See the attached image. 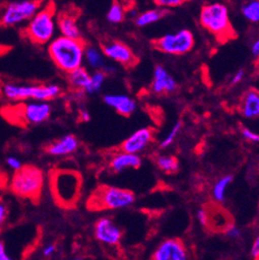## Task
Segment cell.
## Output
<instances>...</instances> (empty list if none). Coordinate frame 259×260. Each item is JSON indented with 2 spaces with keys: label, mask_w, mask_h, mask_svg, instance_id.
I'll use <instances>...</instances> for the list:
<instances>
[{
  "label": "cell",
  "mask_w": 259,
  "mask_h": 260,
  "mask_svg": "<svg viewBox=\"0 0 259 260\" xmlns=\"http://www.w3.org/2000/svg\"><path fill=\"white\" fill-rule=\"evenodd\" d=\"M50 193L61 209L76 206L81 196L82 177L79 172L67 168H55L49 173Z\"/></svg>",
  "instance_id": "6da1fadb"
},
{
  "label": "cell",
  "mask_w": 259,
  "mask_h": 260,
  "mask_svg": "<svg viewBox=\"0 0 259 260\" xmlns=\"http://www.w3.org/2000/svg\"><path fill=\"white\" fill-rule=\"evenodd\" d=\"M85 47L82 40L59 36L48 44V54L56 68L68 75L83 67Z\"/></svg>",
  "instance_id": "7a4b0ae2"
},
{
  "label": "cell",
  "mask_w": 259,
  "mask_h": 260,
  "mask_svg": "<svg viewBox=\"0 0 259 260\" xmlns=\"http://www.w3.org/2000/svg\"><path fill=\"white\" fill-rule=\"evenodd\" d=\"M45 184L46 175L41 168L34 165H23L20 170L14 172L10 188L18 197L38 202L41 199Z\"/></svg>",
  "instance_id": "3957f363"
},
{
  "label": "cell",
  "mask_w": 259,
  "mask_h": 260,
  "mask_svg": "<svg viewBox=\"0 0 259 260\" xmlns=\"http://www.w3.org/2000/svg\"><path fill=\"white\" fill-rule=\"evenodd\" d=\"M57 17L53 4H48L28 21L24 28V36L35 45H46L55 39Z\"/></svg>",
  "instance_id": "277c9868"
},
{
  "label": "cell",
  "mask_w": 259,
  "mask_h": 260,
  "mask_svg": "<svg viewBox=\"0 0 259 260\" xmlns=\"http://www.w3.org/2000/svg\"><path fill=\"white\" fill-rule=\"evenodd\" d=\"M135 201V195L126 189L101 186L89 196L86 206L89 211H113L121 210L132 205Z\"/></svg>",
  "instance_id": "5b68a950"
},
{
  "label": "cell",
  "mask_w": 259,
  "mask_h": 260,
  "mask_svg": "<svg viewBox=\"0 0 259 260\" xmlns=\"http://www.w3.org/2000/svg\"><path fill=\"white\" fill-rule=\"evenodd\" d=\"M199 20L203 27L218 39H228L232 35L229 11L223 4L214 3L204 6Z\"/></svg>",
  "instance_id": "8992f818"
},
{
  "label": "cell",
  "mask_w": 259,
  "mask_h": 260,
  "mask_svg": "<svg viewBox=\"0 0 259 260\" xmlns=\"http://www.w3.org/2000/svg\"><path fill=\"white\" fill-rule=\"evenodd\" d=\"M43 5L44 3L38 0L12 2L4 10L0 23L6 27H13L24 22H28L42 9Z\"/></svg>",
  "instance_id": "52a82bcc"
},
{
  "label": "cell",
  "mask_w": 259,
  "mask_h": 260,
  "mask_svg": "<svg viewBox=\"0 0 259 260\" xmlns=\"http://www.w3.org/2000/svg\"><path fill=\"white\" fill-rule=\"evenodd\" d=\"M195 39L188 29H181L175 34L165 35L153 42L154 48L166 54L183 55L194 47Z\"/></svg>",
  "instance_id": "ba28073f"
},
{
  "label": "cell",
  "mask_w": 259,
  "mask_h": 260,
  "mask_svg": "<svg viewBox=\"0 0 259 260\" xmlns=\"http://www.w3.org/2000/svg\"><path fill=\"white\" fill-rule=\"evenodd\" d=\"M19 120L27 124H41L51 116L52 107L49 103L31 101L17 105Z\"/></svg>",
  "instance_id": "9c48e42d"
},
{
  "label": "cell",
  "mask_w": 259,
  "mask_h": 260,
  "mask_svg": "<svg viewBox=\"0 0 259 260\" xmlns=\"http://www.w3.org/2000/svg\"><path fill=\"white\" fill-rule=\"evenodd\" d=\"M95 239L106 246H117L122 238L121 229L110 219L101 218L94 225Z\"/></svg>",
  "instance_id": "30bf717a"
},
{
  "label": "cell",
  "mask_w": 259,
  "mask_h": 260,
  "mask_svg": "<svg viewBox=\"0 0 259 260\" xmlns=\"http://www.w3.org/2000/svg\"><path fill=\"white\" fill-rule=\"evenodd\" d=\"M151 260H189V255L183 242L169 239L155 249Z\"/></svg>",
  "instance_id": "8fae6325"
},
{
  "label": "cell",
  "mask_w": 259,
  "mask_h": 260,
  "mask_svg": "<svg viewBox=\"0 0 259 260\" xmlns=\"http://www.w3.org/2000/svg\"><path fill=\"white\" fill-rule=\"evenodd\" d=\"M102 52L105 57L122 66H133L137 60L132 49L118 41L104 44L102 46Z\"/></svg>",
  "instance_id": "7c38bea8"
},
{
  "label": "cell",
  "mask_w": 259,
  "mask_h": 260,
  "mask_svg": "<svg viewBox=\"0 0 259 260\" xmlns=\"http://www.w3.org/2000/svg\"><path fill=\"white\" fill-rule=\"evenodd\" d=\"M152 131L149 127H142L130 135L121 144V151L138 154L143 151L152 140Z\"/></svg>",
  "instance_id": "4fadbf2b"
},
{
  "label": "cell",
  "mask_w": 259,
  "mask_h": 260,
  "mask_svg": "<svg viewBox=\"0 0 259 260\" xmlns=\"http://www.w3.org/2000/svg\"><path fill=\"white\" fill-rule=\"evenodd\" d=\"M104 102L107 106L114 109L122 116H130L137 108V104L134 99L123 93H108L104 95Z\"/></svg>",
  "instance_id": "5bb4252c"
},
{
  "label": "cell",
  "mask_w": 259,
  "mask_h": 260,
  "mask_svg": "<svg viewBox=\"0 0 259 260\" xmlns=\"http://www.w3.org/2000/svg\"><path fill=\"white\" fill-rule=\"evenodd\" d=\"M177 87V83L174 78L168 73V71L158 64L153 70V78L151 83V90L157 93H170L173 92Z\"/></svg>",
  "instance_id": "9a60e30c"
},
{
  "label": "cell",
  "mask_w": 259,
  "mask_h": 260,
  "mask_svg": "<svg viewBox=\"0 0 259 260\" xmlns=\"http://www.w3.org/2000/svg\"><path fill=\"white\" fill-rule=\"evenodd\" d=\"M78 148H79V140L75 135L68 134L48 144L45 150L52 157H66L77 151Z\"/></svg>",
  "instance_id": "2e32d148"
},
{
  "label": "cell",
  "mask_w": 259,
  "mask_h": 260,
  "mask_svg": "<svg viewBox=\"0 0 259 260\" xmlns=\"http://www.w3.org/2000/svg\"><path fill=\"white\" fill-rule=\"evenodd\" d=\"M37 84H16L7 83L3 86L2 91L6 99L12 102H23L26 100L35 101Z\"/></svg>",
  "instance_id": "e0dca14e"
},
{
  "label": "cell",
  "mask_w": 259,
  "mask_h": 260,
  "mask_svg": "<svg viewBox=\"0 0 259 260\" xmlns=\"http://www.w3.org/2000/svg\"><path fill=\"white\" fill-rule=\"evenodd\" d=\"M141 164L142 160L138 154H132L120 151L114 154L111 158L109 162V167L113 172L119 173L128 168L137 169L141 166Z\"/></svg>",
  "instance_id": "ac0fdd59"
},
{
  "label": "cell",
  "mask_w": 259,
  "mask_h": 260,
  "mask_svg": "<svg viewBox=\"0 0 259 260\" xmlns=\"http://www.w3.org/2000/svg\"><path fill=\"white\" fill-rule=\"evenodd\" d=\"M57 29L61 37L72 40H81L79 25H78L76 18L70 14H60L57 17Z\"/></svg>",
  "instance_id": "d6986e66"
},
{
  "label": "cell",
  "mask_w": 259,
  "mask_h": 260,
  "mask_svg": "<svg viewBox=\"0 0 259 260\" xmlns=\"http://www.w3.org/2000/svg\"><path fill=\"white\" fill-rule=\"evenodd\" d=\"M241 113L246 118L259 117V91L249 89L242 99L240 105Z\"/></svg>",
  "instance_id": "ffe728a7"
},
{
  "label": "cell",
  "mask_w": 259,
  "mask_h": 260,
  "mask_svg": "<svg viewBox=\"0 0 259 260\" xmlns=\"http://www.w3.org/2000/svg\"><path fill=\"white\" fill-rule=\"evenodd\" d=\"M90 80V74L84 67H81L73 71L72 73L68 74V82L70 86L78 91L84 92L86 86L88 85V82Z\"/></svg>",
  "instance_id": "44dd1931"
},
{
  "label": "cell",
  "mask_w": 259,
  "mask_h": 260,
  "mask_svg": "<svg viewBox=\"0 0 259 260\" xmlns=\"http://www.w3.org/2000/svg\"><path fill=\"white\" fill-rule=\"evenodd\" d=\"M84 62H86L88 67L93 69L94 71H103L107 66L105 55L103 54L102 50L93 46L85 47Z\"/></svg>",
  "instance_id": "7402d4cb"
},
{
  "label": "cell",
  "mask_w": 259,
  "mask_h": 260,
  "mask_svg": "<svg viewBox=\"0 0 259 260\" xmlns=\"http://www.w3.org/2000/svg\"><path fill=\"white\" fill-rule=\"evenodd\" d=\"M167 14V11L163 9H153L145 11L141 14H139L135 19V24L138 27H145L150 24H153L155 22L160 21L162 18H164Z\"/></svg>",
  "instance_id": "603a6c76"
},
{
  "label": "cell",
  "mask_w": 259,
  "mask_h": 260,
  "mask_svg": "<svg viewBox=\"0 0 259 260\" xmlns=\"http://www.w3.org/2000/svg\"><path fill=\"white\" fill-rule=\"evenodd\" d=\"M106 77L107 75L103 71H94L92 74H90V80L84 90V93H87V94L98 93L102 89L104 83H105Z\"/></svg>",
  "instance_id": "cb8c5ba5"
},
{
  "label": "cell",
  "mask_w": 259,
  "mask_h": 260,
  "mask_svg": "<svg viewBox=\"0 0 259 260\" xmlns=\"http://www.w3.org/2000/svg\"><path fill=\"white\" fill-rule=\"evenodd\" d=\"M233 177L231 175L222 176L213 187V197L216 201L223 202L226 198V192L229 185L232 183Z\"/></svg>",
  "instance_id": "d4e9b609"
},
{
  "label": "cell",
  "mask_w": 259,
  "mask_h": 260,
  "mask_svg": "<svg viewBox=\"0 0 259 260\" xmlns=\"http://www.w3.org/2000/svg\"><path fill=\"white\" fill-rule=\"evenodd\" d=\"M155 163H157V166L165 173H174L178 170L179 167L177 159L174 155L169 154L159 155L157 160H155Z\"/></svg>",
  "instance_id": "484cf974"
},
{
  "label": "cell",
  "mask_w": 259,
  "mask_h": 260,
  "mask_svg": "<svg viewBox=\"0 0 259 260\" xmlns=\"http://www.w3.org/2000/svg\"><path fill=\"white\" fill-rule=\"evenodd\" d=\"M243 16L252 23L259 22V0L249 2L245 4L242 8Z\"/></svg>",
  "instance_id": "4316f807"
},
{
  "label": "cell",
  "mask_w": 259,
  "mask_h": 260,
  "mask_svg": "<svg viewBox=\"0 0 259 260\" xmlns=\"http://www.w3.org/2000/svg\"><path fill=\"white\" fill-rule=\"evenodd\" d=\"M124 17H125V11L122 5H120L119 3H113L107 12V20L110 23L117 24L122 22Z\"/></svg>",
  "instance_id": "83f0119b"
},
{
  "label": "cell",
  "mask_w": 259,
  "mask_h": 260,
  "mask_svg": "<svg viewBox=\"0 0 259 260\" xmlns=\"http://www.w3.org/2000/svg\"><path fill=\"white\" fill-rule=\"evenodd\" d=\"M181 126H183V123H181V121H177L170 129V132L165 136V138L161 141L160 143V147L161 148H167L168 146H170L173 141L176 139L177 135L179 134L180 129H181Z\"/></svg>",
  "instance_id": "f1b7e54d"
},
{
  "label": "cell",
  "mask_w": 259,
  "mask_h": 260,
  "mask_svg": "<svg viewBox=\"0 0 259 260\" xmlns=\"http://www.w3.org/2000/svg\"><path fill=\"white\" fill-rule=\"evenodd\" d=\"M185 2L183 0H157L154 2V5L158 6L159 9H169V8H177L181 5H184Z\"/></svg>",
  "instance_id": "f546056e"
},
{
  "label": "cell",
  "mask_w": 259,
  "mask_h": 260,
  "mask_svg": "<svg viewBox=\"0 0 259 260\" xmlns=\"http://www.w3.org/2000/svg\"><path fill=\"white\" fill-rule=\"evenodd\" d=\"M6 162H7V165L15 172L20 170L23 167V163L21 162V160L17 157H14V155H10V157H8Z\"/></svg>",
  "instance_id": "4dcf8cb0"
},
{
  "label": "cell",
  "mask_w": 259,
  "mask_h": 260,
  "mask_svg": "<svg viewBox=\"0 0 259 260\" xmlns=\"http://www.w3.org/2000/svg\"><path fill=\"white\" fill-rule=\"evenodd\" d=\"M197 219H198V221H199V223L202 225V226H204V227H206V226H209V224H210V214H209V212H207L205 209H199L198 211H197Z\"/></svg>",
  "instance_id": "1f68e13d"
},
{
  "label": "cell",
  "mask_w": 259,
  "mask_h": 260,
  "mask_svg": "<svg viewBox=\"0 0 259 260\" xmlns=\"http://www.w3.org/2000/svg\"><path fill=\"white\" fill-rule=\"evenodd\" d=\"M242 135L245 139H247L248 141H251V142H256L258 143L259 142V134L253 132L252 129L248 128V127H243L242 128Z\"/></svg>",
  "instance_id": "d6a6232c"
},
{
  "label": "cell",
  "mask_w": 259,
  "mask_h": 260,
  "mask_svg": "<svg viewBox=\"0 0 259 260\" xmlns=\"http://www.w3.org/2000/svg\"><path fill=\"white\" fill-rule=\"evenodd\" d=\"M225 232L227 237L230 239H239L241 237V231L235 224H229L225 228Z\"/></svg>",
  "instance_id": "836d02e7"
},
{
  "label": "cell",
  "mask_w": 259,
  "mask_h": 260,
  "mask_svg": "<svg viewBox=\"0 0 259 260\" xmlns=\"http://www.w3.org/2000/svg\"><path fill=\"white\" fill-rule=\"evenodd\" d=\"M8 218V206L5 202L0 201V231H2Z\"/></svg>",
  "instance_id": "e575fe53"
},
{
  "label": "cell",
  "mask_w": 259,
  "mask_h": 260,
  "mask_svg": "<svg viewBox=\"0 0 259 260\" xmlns=\"http://www.w3.org/2000/svg\"><path fill=\"white\" fill-rule=\"evenodd\" d=\"M245 78V72L243 70H239L235 75L232 76V79H231V83L233 85H237L240 84Z\"/></svg>",
  "instance_id": "d590c367"
},
{
  "label": "cell",
  "mask_w": 259,
  "mask_h": 260,
  "mask_svg": "<svg viewBox=\"0 0 259 260\" xmlns=\"http://www.w3.org/2000/svg\"><path fill=\"white\" fill-rule=\"evenodd\" d=\"M251 255L254 260H259V237H257L251 248Z\"/></svg>",
  "instance_id": "8d00e7d4"
},
{
  "label": "cell",
  "mask_w": 259,
  "mask_h": 260,
  "mask_svg": "<svg viewBox=\"0 0 259 260\" xmlns=\"http://www.w3.org/2000/svg\"><path fill=\"white\" fill-rule=\"evenodd\" d=\"M0 260H14L7 252L6 245L3 241H0Z\"/></svg>",
  "instance_id": "74e56055"
},
{
  "label": "cell",
  "mask_w": 259,
  "mask_h": 260,
  "mask_svg": "<svg viewBox=\"0 0 259 260\" xmlns=\"http://www.w3.org/2000/svg\"><path fill=\"white\" fill-rule=\"evenodd\" d=\"M55 252V246L54 245H48L43 249V254L45 257H49L53 255Z\"/></svg>",
  "instance_id": "f35d334b"
},
{
  "label": "cell",
  "mask_w": 259,
  "mask_h": 260,
  "mask_svg": "<svg viewBox=\"0 0 259 260\" xmlns=\"http://www.w3.org/2000/svg\"><path fill=\"white\" fill-rule=\"evenodd\" d=\"M251 52H252V54H253L254 56L259 57V39L256 40V41L252 44V46H251Z\"/></svg>",
  "instance_id": "ab89813d"
},
{
  "label": "cell",
  "mask_w": 259,
  "mask_h": 260,
  "mask_svg": "<svg viewBox=\"0 0 259 260\" xmlns=\"http://www.w3.org/2000/svg\"><path fill=\"white\" fill-rule=\"evenodd\" d=\"M79 116H80V119H81V121H84V122H87V121H89V120H90V118H91V116H90V113H89L87 110H85V109H82V110H80Z\"/></svg>",
  "instance_id": "60d3db41"
},
{
  "label": "cell",
  "mask_w": 259,
  "mask_h": 260,
  "mask_svg": "<svg viewBox=\"0 0 259 260\" xmlns=\"http://www.w3.org/2000/svg\"><path fill=\"white\" fill-rule=\"evenodd\" d=\"M75 260H82V259H75Z\"/></svg>",
  "instance_id": "b9f144b4"
}]
</instances>
